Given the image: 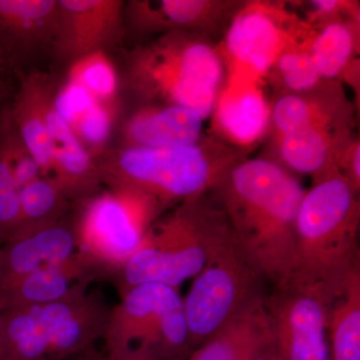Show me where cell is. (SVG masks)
Returning a JSON list of instances; mask_svg holds the SVG:
<instances>
[{
	"label": "cell",
	"instance_id": "20",
	"mask_svg": "<svg viewBox=\"0 0 360 360\" xmlns=\"http://www.w3.org/2000/svg\"><path fill=\"white\" fill-rule=\"evenodd\" d=\"M98 279L96 272L75 255L58 264L35 270L0 290V311L59 302L86 292Z\"/></svg>",
	"mask_w": 360,
	"mask_h": 360
},
{
	"label": "cell",
	"instance_id": "21",
	"mask_svg": "<svg viewBox=\"0 0 360 360\" xmlns=\"http://www.w3.org/2000/svg\"><path fill=\"white\" fill-rule=\"evenodd\" d=\"M54 92L51 77L41 72L28 73L21 77L15 101L9 108L18 134L44 176H49L51 172L49 115Z\"/></svg>",
	"mask_w": 360,
	"mask_h": 360
},
{
	"label": "cell",
	"instance_id": "14",
	"mask_svg": "<svg viewBox=\"0 0 360 360\" xmlns=\"http://www.w3.org/2000/svg\"><path fill=\"white\" fill-rule=\"evenodd\" d=\"M58 30L52 52L70 63L122 39L125 4L120 0H58Z\"/></svg>",
	"mask_w": 360,
	"mask_h": 360
},
{
	"label": "cell",
	"instance_id": "24",
	"mask_svg": "<svg viewBox=\"0 0 360 360\" xmlns=\"http://www.w3.org/2000/svg\"><path fill=\"white\" fill-rule=\"evenodd\" d=\"M309 51L324 80L343 84L352 71L360 68V20H336L319 28Z\"/></svg>",
	"mask_w": 360,
	"mask_h": 360
},
{
	"label": "cell",
	"instance_id": "28",
	"mask_svg": "<svg viewBox=\"0 0 360 360\" xmlns=\"http://www.w3.org/2000/svg\"><path fill=\"white\" fill-rule=\"evenodd\" d=\"M96 101L113 103L120 87V75L105 51H97L70 63L68 78Z\"/></svg>",
	"mask_w": 360,
	"mask_h": 360
},
{
	"label": "cell",
	"instance_id": "12",
	"mask_svg": "<svg viewBox=\"0 0 360 360\" xmlns=\"http://www.w3.org/2000/svg\"><path fill=\"white\" fill-rule=\"evenodd\" d=\"M245 0H134L124 25L141 42L168 32L193 33L219 44Z\"/></svg>",
	"mask_w": 360,
	"mask_h": 360
},
{
	"label": "cell",
	"instance_id": "16",
	"mask_svg": "<svg viewBox=\"0 0 360 360\" xmlns=\"http://www.w3.org/2000/svg\"><path fill=\"white\" fill-rule=\"evenodd\" d=\"M356 112L359 110L348 98L345 84L335 80H326L302 94L276 97L271 99L269 129L264 144L303 130L356 122Z\"/></svg>",
	"mask_w": 360,
	"mask_h": 360
},
{
	"label": "cell",
	"instance_id": "10",
	"mask_svg": "<svg viewBox=\"0 0 360 360\" xmlns=\"http://www.w3.org/2000/svg\"><path fill=\"white\" fill-rule=\"evenodd\" d=\"M316 30L290 1L245 0L219 44L226 77L264 84L270 66L293 49H310Z\"/></svg>",
	"mask_w": 360,
	"mask_h": 360
},
{
	"label": "cell",
	"instance_id": "9",
	"mask_svg": "<svg viewBox=\"0 0 360 360\" xmlns=\"http://www.w3.org/2000/svg\"><path fill=\"white\" fill-rule=\"evenodd\" d=\"M265 281L232 238L194 277L184 298L191 352L229 322L264 304Z\"/></svg>",
	"mask_w": 360,
	"mask_h": 360
},
{
	"label": "cell",
	"instance_id": "18",
	"mask_svg": "<svg viewBox=\"0 0 360 360\" xmlns=\"http://www.w3.org/2000/svg\"><path fill=\"white\" fill-rule=\"evenodd\" d=\"M77 255L73 217L14 234L0 245V290L46 265Z\"/></svg>",
	"mask_w": 360,
	"mask_h": 360
},
{
	"label": "cell",
	"instance_id": "26",
	"mask_svg": "<svg viewBox=\"0 0 360 360\" xmlns=\"http://www.w3.org/2000/svg\"><path fill=\"white\" fill-rule=\"evenodd\" d=\"M20 224L13 236L65 219L73 203L56 179L44 175L20 189Z\"/></svg>",
	"mask_w": 360,
	"mask_h": 360
},
{
	"label": "cell",
	"instance_id": "19",
	"mask_svg": "<svg viewBox=\"0 0 360 360\" xmlns=\"http://www.w3.org/2000/svg\"><path fill=\"white\" fill-rule=\"evenodd\" d=\"M205 120L195 111L155 103H135L122 127V146L162 148L187 146L205 134Z\"/></svg>",
	"mask_w": 360,
	"mask_h": 360
},
{
	"label": "cell",
	"instance_id": "17",
	"mask_svg": "<svg viewBox=\"0 0 360 360\" xmlns=\"http://www.w3.org/2000/svg\"><path fill=\"white\" fill-rule=\"evenodd\" d=\"M355 129L356 122H342L285 135L265 144L262 155L296 176H310L314 184L338 174L336 161Z\"/></svg>",
	"mask_w": 360,
	"mask_h": 360
},
{
	"label": "cell",
	"instance_id": "5",
	"mask_svg": "<svg viewBox=\"0 0 360 360\" xmlns=\"http://www.w3.org/2000/svg\"><path fill=\"white\" fill-rule=\"evenodd\" d=\"M359 194L340 174L305 191L296 215L292 270L286 286L324 288L359 264Z\"/></svg>",
	"mask_w": 360,
	"mask_h": 360
},
{
	"label": "cell",
	"instance_id": "8",
	"mask_svg": "<svg viewBox=\"0 0 360 360\" xmlns=\"http://www.w3.org/2000/svg\"><path fill=\"white\" fill-rule=\"evenodd\" d=\"M77 205V255L98 278H112L141 245L150 225L167 212L143 194L117 189L99 191Z\"/></svg>",
	"mask_w": 360,
	"mask_h": 360
},
{
	"label": "cell",
	"instance_id": "3",
	"mask_svg": "<svg viewBox=\"0 0 360 360\" xmlns=\"http://www.w3.org/2000/svg\"><path fill=\"white\" fill-rule=\"evenodd\" d=\"M231 238L219 202L212 193L202 194L160 215L112 278L120 295L141 284L179 288L200 274Z\"/></svg>",
	"mask_w": 360,
	"mask_h": 360
},
{
	"label": "cell",
	"instance_id": "1",
	"mask_svg": "<svg viewBox=\"0 0 360 360\" xmlns=\"http://www.w3.org/2000/svg\"><path fill=\"white\" fill-rule=\"evenodd\" d=\"M305 191L298 176L262 155L240 161L212 191L232 238L274 290L290 279L296 215Z\"/></svg>",
	"mask_w": 360,
	"mask_h": 360
},
{
	"label": "cell",
	"instance_id": "27",
	"mask_svg": "<svg viewBox=\"0 0 360 360\" xmlns=\"http://www.w3.org/2000/svg\"><path fill=\"white\" fill-rule=\"evenodd\" d=\"M309 49L300 47L283 52L270 66L264 78L270 98L309 91L326 82L319 75Z\"/></svg>",
	"mask_w": 360,
	"mask_h": 360
},
{
	"label": "cell",
	"instance_id": "23",
	"mask_svg": "<svg viewBox=\"0 0 360 360\" xmlns=\"http://www.w3.org/2000/svg\"><path fill=\"white\" fill-rule=\"evenodd\" d=\"M321 290L326 302L329 360H360V262Z\"/></svg>",
	"mask_w": 360,
	"mask_h": 360
},
{
	"label": "cell",
	"instance_id": "32",
	"mask_svg": "<svg viewBox=\"0 0 360 360\" xmlns=\"http://www.w3.org/2000/svg\"><path fill=\"white\" fill-rule=\"evenodd\" d=\"M336 172L360 193V139L355 134L341 150L336 161Z\"/></svg>",
	"mask_w": 360,
	"mask_h": 360
},
{
	"label": "cell",
	"instance_id": "25",
	"mask_svg": "<svg viewBox=\"0 0 360 360\" xmlns=\"http://www.w3.org/2000/svg\"><path fill=\"white\" fill-rule=\"evenodd\" d=\"M267 323L269 316L264 302L252 311L229 322L193 349L186 360H239Z\"/></svg>",
	"mask_w": 360,
	"mask_h": 360
},
{
	"label": "cell",
	"instance_id": "4",
	"mask_svg": "<svg viewBox=\"0 0 360 360\" xmlns=\"http://www.w3.org/2000/svg\"><path fill=\"white\" fill-rule=\"evenodd\" d=\"M226 70L219 44L174 32L135 45L127 54L123 84L135 103L182 106L210 118Z\"/></svg>",
	"mask_w": 360,
	"mask_h": 360
},
{
	"label": "cell",
	"instance_id": "29",
	"mask_svg": "<svg viewBox=\"0 0 360 360\" xmlns=\"http://www.w3.org/2000/svg\"><path fill=\"white\" fill-rule=\"evenodd\" d=\"M113 106V103L94 101L70 125L78 141L96 160L103 155L112 129Z\"/></svg>",
	"mask_w": 360,
	"mask_h": 360
},
{
	"label": "cell",
	"instance_id": "7",
	"mask_svg": "<svg viewBox=\"0 0 360 360\" xmlns=\"http://www.w3.org/2000/svg\"><path fill=\"white\" fill-rule=\"evenodd\" d=\"M103 340L108 360H186L191 354L179 288L148 283L123 293Z\"/></svg>",
	"mask_w": 360,
	"mask_h": 360
},
{
	"label": "cell",
	"instance_id": "6",
	"mask_svg": "<svg viewBox=\"0 0 360 360\" xmlns=\"http://www.w3.org/2000/svg\"><path fill=\"white\" fill-rule=\"evenodd\" d=\"M111 307L101 290L1 310V360H68L103 340Z\"/></svg>",
	"mask_w": 360,
	"mask_h": 360
},
{
	"label": "cell",
	"instance_id": "35",
	"mask_svg": "<svg viewBox=\"0 0 360 360\" xmlns=\"http://www.w3.org/2000/svg\"><path fill=\"white\" fill-rule=\"evenodd\" d=\"M2 356V328H1V321H0V360H1Z\"/></svg>",
	"mask_w": 360,
	"mask_h": 360
},
{
	"label": "cell",
	"instance_id": "31",
	"mask_svg": "<svg viewBox=\"0 0 360 360\" xmlns=\"http://www.w3.org/2000/svg\"><path fill=\"white\" fill-rule=\"evenodd\" d=\"M20 219V191L11 180L0 179V245L18 231Z\"/></svg>",
	"mask_w": 360,
	"mask_h": 360
},
{
	"label": "cell",
	"instance_id": "13",
	"mask_svg": "<svg viewBox=\"0 0 360 360\" xmlns=\"http://www.w3.org/2000/svg\"><path fill=\"white\" fill-rule=\"evenodd\" d=\"M271 98L262 82L226 77L210 115L208 134L250 156L264 143Z\"/></svg>",
	"mask_w": 360,
	"mask_h": 360
},
{
	"label": "cell",
	"instance_id": "11",
	"mask_svg": "<svg viewBox=\"0 0 360 360\" xmlns=\"http://www.w3.org/2000/svg\"><path fill=\"white\" fill-rule=\"evenodd\" d=\"M265 307L279 360H329L321 288L288 285L274 290Z\"/></svg>",
	"mask_w": 360,
	"mask_h": 360
},
{
	"label": "cell",
	"instance_id": "33",
	"mask_svg": "<svg viewBox=\"0 0 360 360\" xmlns=\"http://www.w3.org/2000/svg\"><path fill=\"white\" fill-rule=\"evenodd\" d=\"M239 360H279L270 331L269 321L257 340L251 343Z\"/></svg>",
	"mask_w": 360,
	"mask_h": 360
},
{
	"label": "cell",
	"instance_id": "22",
	"mask_svg": "<svg viewBox=\"0 0 360 360\" xmlns=\"http://www.w3.org/2000/svg\"><path fill=\"white\" fill-rule=\"evenodd\" d=\"M49 129L51 141L49 176L63 186L75 205L98 193L103 184L96 160L80 143L68 123L58 115L53 101L49 110Z\"/></svg>",
	"mask_w": 360,
	"mask_h": 360
},
{
	"label": "cell",
	"instance_id": "30",
	"mask_svg": "<svg viewBox=\"0 0 360 360\" xmlns=\"http://www.w3.org/2000/svg\"><path fill=\"white\" fill-rule=\"evenodd\" d=\"M290 4L314 30L336 20H360V2L356 0H309Z\"/></svg>",
	"mask_w": 360,
	"mask_h": 360
},
{
	"label": "cell",
	"instance_id": "15",
	"mask_svg": "<svg viewBox=\"0 0 360 360\" xmlns=\"http://www.w3.org/2000/svg\"><path fill=\"white\" fill-rule=\"evenodd\" d=\"M58 13V0H0V75L52 51Z\"/></svg>",
	"mask_w": 360,
	"mask_h": 360
},
{
	"label": "cell",
	"instance_id": "34",
	"mask_svg": "<svg viewBox=\"0 0 360 360\" xmlns=\"http://www.w3.org/2000/svg\"><path fill=\"white\" fill-rule=\"evenodd\" d=\"M84 360H108L103 354H94V352H87L84 354Z\"/></svg>",
	"mask_w": 360,
	"mask_h": 360
},
{
	"label": "cell",
	"instance_id": "2",
	"mask_svg": "<svg viewBox=\"0 0 360 360\" xmlns=\"http://www.w3.org/2000/svg\"><path fill=\"white\" fill-rule=\"evenodd\" d=\"M250 156L207 131L202 139L175 148L120 146L96 160L101 184L134 191L165 210L182 201L212 193L227 172Z\"/></svg>",
	"mask_w": 360,
	"mask_h": 360
}]
</instances>
